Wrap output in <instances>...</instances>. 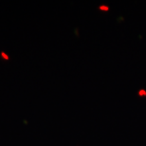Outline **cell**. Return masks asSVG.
Segmentation results:
<instances>
[]
</instances>
